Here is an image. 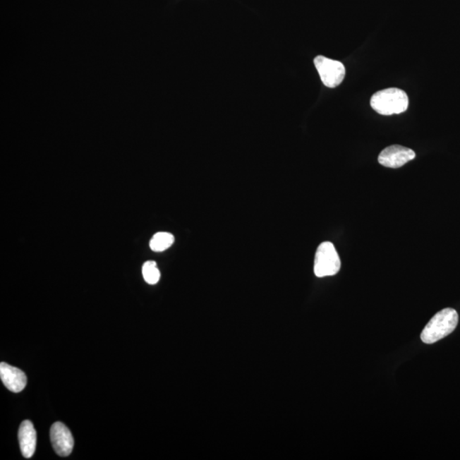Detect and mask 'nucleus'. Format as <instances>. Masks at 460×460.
<instances>
[{
    "mask_svg": "<svg viewBox=\"0 0 460 460\" xmlns=\"http://www.w3.org/2000/svg\"><path fill=\"white\" fill-rule=\"evenodd\" d=\"M459 323L457 311L452 308L439 311L427 324L420 338L425 344H434L444 339L455 330Z\"/></svg>",
    "mask_w": 460,
    "mask_h": 460,
    "instance_id": "f257e3e1",
    "label": "nucleus"
},
{
    "mask_svg": "<svg viewBox=\"0 0 460 460\" xmlns=\"http://www.w3.org/2000/svg\"><path fill=\"white\" fill-rule=\"evenodd\" d=\"M372 108L382 115L399 114L408 108V97L404 90L389 88L380 90L373 95L370 102Z\"/></svg>",
    "mask_w": 460,
    "mask_h": 460,
    "instance_id": "f03ea898",
    "label": "nucleus"
},
{
    "mask_svg": "<svg viewBox=\"0 0 460 460\" xmlns=\"http://www.w3.org/2000/svg\"><path fill=\"white\" fill-rule=\"evenodd\" d=\"M340 268V258L334 245L329 241L320 244L315 257L314 272L316 277H332L338 274Z\"/></svg>",
    "mask_w": 460,
    "mask_h": 460,
    "instance_id": "7ed1b4c3",
    "label": "nucleus"
},
{
    "mask_svg": "<svg viewBox=\"0 0 460 460\" xmlns=\"http://www.w3.org/2000/svg\"><path fill=\"white\" fill-rule=\"evenodd\" d=\"M314 63L322 83L327 87L334 88L342 83L345 76V68L342 63L318 56L315 57Z\"/></svg>",
    "mask_w": 460,
    "mask_h": 460,
    "instance_id": "20e7f679",
    "label": "nucleus"
},
{
    "mask_svg": "<svg viewBox=\"0 0 460 460\" xmlns=\"http://www.w3.org/2000/svg\"><path fill=\"white\" fill-rule=\"evenodd\" d=\"M416 157V152L400 145H392L381 152L379 155L380 165L389 168H399Z\"/></svg>",
    "mask_w": 460,
    "mask_h": 460,
    "instance_id": "39448f33",
    "label": "nucleus"
},
{
    "mask_svg": "<svg viewBox=\"0 0 460 460\" xmlns=\"http://www.w3.org/2000/svg\"><path fill=\"white\" fill-rule=\"evenodd\" d=\"M51 442L56 453L61 457H67L72 453L75 443L71 430L61 422H56L52 426Z\"/></svg>",
    "mask_w": 460,
    "mask_h": 460,
    "instance_id": "423d86ee",
    "label": "nucleus"
},
{
    "mask_svg": "<svg viewBox=\"0 0 460 460\" xmlns=\"http://www.w3.org/2000/svg\"><path fill=\"white\" fill-rule=\"evenodd\" d=\"M0 377L6 387L14 393L23 392L27 385V376L19 368L2 363L0 364Z\"/></svg>",
    "mask_w": 460,
    "mask_h": 460,
    "instance_id": "0eeeda50",
    "label": "nucleus"
},
{
    "mask_svg": "<svg viewBox=\"0 0 460 460\" xmlns=\"http://www.w3.org/2000/svg\"><path fill=\"white\" fill-rule=\"evenodd\" d=\"M18 437L23 455L30 459L35 454L37 443L36 430L31 421L25 420L20 424Z\"/></svg>",
    "mask_w": 460,
    "mask_h": 460,
    "instance_id": "6e6552de",
    "label": "nucleus"
},
{
    "mask_svg": "<svg viewBox=\"0 0 460 460\" xmlns=\"http://www.w3.org/2000/svg\"><path fill=\"white\" fill-rule=\"evenodd\" d=\"M174 236L171 233L159 232L152 238L150 248L156 253L164 252L174 244Z\"/></svg>",
    "mask_w": 460,
    "mask_h": 460,
    "instance_id": "1a4fd4ad",
    "label": "nucleus"
},
{
    "mask_svg": "<svg viewBox=\"0 0 460 460\" xmlns=\"http://www.w3.org/2000/svg\"><path fill=\"white\" fill-rule=\"evenodd\" d=\"M143 278L150 285H155L160 278V272L155 261H147L143 266Z\"/></svg>",
    "mask_w": 460,
    "mask_h": 460,
    "instance_id": "9d476101",
    "label": "nucleus"
}]
</instances>
